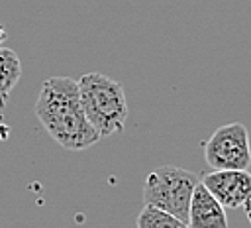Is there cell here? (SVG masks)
I'll use <instances>...</instances> for the list:
<instances>
[{
	"label": "cell",
	"instance_id": "obj_1",
	"mask_svg": "<svg viewBox=\"0 0 251 228\" xmlns=\"http://www.w3.org/2000/svg\"><path fill=\"white\" fill-rule=\"evenodd\" d=\"M35 116L53 142L69 151L86 149L100 140L84 116L78 85L71 77L43 81L35 102Z\"/></svg>",
	"mask_w": 251,
	"mask_h": 228
},
{
	"label": "cell",
	"instance_id": "obj_2",
	"mask_svg": "<svg viewBox=\"0 0 251 228\" xmlns=\"http://www.w3.org/2000/svg\"><path fill=\"white\" fill-rule=\"evenodd\" d=\"M76 85L84 116L96 134L100 138L120 134L129 114L124 86L104 73H86Z\"/></svg>",
	"mask_w": 251,
	"mask_h": 228
},
{
	"label": "cell",
	"instance_id": "obj_3",
	"mask_svg": "<svg viewBox=\"0 0 251 228\" xmlns=\"http://www.w3.org/2000/svg\"><path fill=\"white\" fill-rule=\"evenodd\" d=\"M198 183V175L184 167L161 165L145 177L143 204H153L186 222L190 197Z\"/></svg>",
	"mask_w": 251,
	"mask_h": 228
},
{
	"label": "cell",
	"instance_id": "obj_4",
	"mask_svg": "<svg viewBox=\"0 0 251 228\" xmlns=\"http://www.w3.org/2000/svg\"><path fill=\"white\" fill-rule=\"evenodd\" d=\"M204 157L212 169H247L251 163L247 128L239 122L216 128L204 143Z\"/></svg>",
	"mask_w": 251,
	"mask_h": 228
},
{
	"label": "cell",
	"instance_id": "obj_5",
	"mask_svg": "<svg viewBox=\"0 0 251 228\" xmlns=\"http://www.w3.org/2000/svg\"><path fill=\"white\" fill-rule=\"evenodd\" d=\"M200 183L224 208H237L251 195V173L247 169H214Z\"/></svg>",
	"mask_w": 251,
	"mask_h": 228
},
{
	"label": "cell",
	"instance_id": "obj_6",
	"mask_svg": "<svg viewBox=\"0 0 251 228\" xmlns=\"http://www.w3.org/2000/svg\"><path fill=\"white\" fill-rule=\"evenodd\" d=\"M186 224L188 228H227L226 208L202 183H198L192 191Z\"/></svg>",
	"mask_w": 251,
	"mask_h": 228
},
{
	"label": "cell",
	"instance_id": "obj_7",
	"mask_svg": "<svg viewBox=\"0 0 251 228\" xmlns=\"http://www.w3.org/2000/svg\"><path fill=\"white\" fill-rule=\"evenodd\" d=\"M22 77V61L10 47H0V102L6 104L10 92Z\"/></svg>",
	"mask_w": 251,
	"mask_h": 228
},
{
	"label": "cell",
	"instance_id": "obj_8",
	"mask_svg": "<svg viewBox=\"0 0 251 228\" xmlns=\"http://www.w3.org/2000/svg\"><path fill=\"white\" fill-rule=\"evenodd\" d=\"M137 228H188V224L153 204H143L137 214Z\"/></svg>",
	"mask_w": 251,
	"mask_h": 228
},
{
	"label": "cell",
	"instance_id": "obj_9",
	"mask_svg": "<svg viewBox=\"0 0 251 228\" xmlns=\"http://www.w3.org/2000/svg\"><path fill=\"white\" fill-rule=\"evenodd\" d=\"M8 136H10V126L4 122V116H0V142L8 140Z\"/></svg>",
	"mask_w": 251,
	"mask_h": 228
},
{
	"label": "cell",
	"instance_id": "obj_10",
	"mask_svg": "<svg viewBox=\"0 0 251 228\" xmlns=\"http://www.w3.org/2000/svg\"><path fill=\"white\" fill-rule=\"evenodd\" d=\"M241 206H245V214H247V216H249V220H251V195L245 199V202H243Z\"/></svg>",
	"mask_w": 251,
	"mask_h": 228
},
{
	"label": "cell",
	"instance_id": "obj_11",
	"mask_svg": "<svg viewBox=\"0 0 251 228\" xmlns=\"http://www.w3.org/2000/svg\"><path fill=\"white\" fill-rule=\"evenodd\" d=\"M4 41H6V29L0 26V47L4 45Z\"/></svg>",
	"mask_w": 251,
	"mask_h": 228
},
{
	"label": "cell",
	"instance_id": "obj_12",
	"mask_svg": "<svg viewBox=\"0 0 251 228\" xmlns=\"http://www.w3.org/2000/svg\"><path fill=\"white\" fill-rule=\"evenodd\" d=\"M2 114H4V104L0 102V116H2Z\"/></svg>",
	"mask_w": 251,
	"mask_h": 228
}]
</instances>
